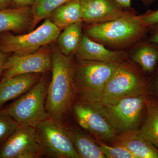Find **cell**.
<instances>
[{"label":"cell","instance_id":"obj_1","mask_svg":"<svg viewBox=\"0 0 158 158\" xmlns=\"http://www.w3.org/2000/svg\"><path fill=\"white\" fill-rule=\"evenodd\" d=\"M52 56V78L48 88L45 107L49 116L62 120L78 93L70 56L54 49Z\"/></svg>","mask_w":158,"mask_h":158},{"label":"cell","instance_id":"obj_2","mask_svg":"<svg viewBox=\"0 0 158 158\" xmlns=\"http://www.w3.org/2000/svg\"><path fill=\"white\" fill-rule=\"evenodd\" d=\"M144 89L141 77L131 69L120 63L101 92H79V99L90 106L108 104L128 97L143 94Z\"/></svg>","mask_w":158,"mask_h":158},{"label":"cell","instance_id":"obj_3","mask_svg":"<svg viewBox=\"0 0 158 158\" xmlns=\"http://www.w3.org/2000/svg\"><path fill=\"white\" fill-rule=\"evenodd\" d=\"M148 29V27L132 11L113 20L90 24L86 35L99 43L121 46L140 39Z\"/></svg>","mask_w":158,"mask_h":158},{"label":"cell","instance_id":"obj_4","mask_svg":"<svg viewBox=\"0 0 158 158\" xmlns=\"http://www.w3.org/2000/svg\"><path fill=\"white\" fill-rule=\"evenodd\" d=\"M48 85L45 79L39 81L24 94L0 113L11 117L20 125L36 128L49 117L45 107Z\"/></svg>","mask_w":158,"mask_h":158},{"label":"cell","instance_id":"obj_5","mask_svg":"<svg viewBox=\"0 0 158 158\" xmlns=\"http://www.w3.org/2000/svg\"><path fill=\"white\" fill-rule=\"evenodd\" d=\"M145 102V98L141 94L125 98L114 103L91 106L101 113L116 134L120 135L137 130Z\"/></svg>","mask_w":158,"mask_h":158},{"label":"cell","instance_id":"obj_6","mask_svg":"<svg viewBox=\"0 0 158 158\" xmlns=\"http://www.w3.org/2000/svg\"><path fill=\"white\" fill-rule=\"evenodd\" d=\"M44 155L55 158H80L62 120L50 116L36 128Z\"/></svg>","mask_w":158,"mask_h":158},{"label":"cell","instance_id":"obj_7","mask_svg":"<svg viewBox=\"0 0 158 158\" xmlns=\"http://www.w3.org/2000/svg\"><path fill=\"white\" fill-rule=\"evenodd\" d=\"M60 31L61 30L48 19L28 34L20 35L5 34L0 40V50L5 53H32L55 41Z\"/></svg>","mask_w":158,"mask_h":158},{"label":"cell","instance_id":"obj_8","mask_svg":"<svg viewBox=\"0 0 158 158\" xmlns=\"http://www.w3.org/2000/svg\"><path fill=\"white\" fill-rule=\"evenodd\" d=\"M81 61L74 74V81L78 93L101 92L119 64Z\"/></svg>","mask_w":158,"mask_h":158},{"label":"cell","instance_id":"obj_9","mask_svg":"<svg viewBox=\"0 0 158 158\" xmlns=\"http://www.w3.org/2000/svg\"><path fill=\"white\" fill-rule=\"evenodd\" d=\"M43 155L36 128L19 126L0 148V158H38Z\"/></svg>","mask_w":158,"mask_h":158},{"label":"cell","instance_id":"obj_10","mask_svg":"<svg viewBox=\"0 0 158 158\" xmlns=\"http://www.w3.org/2000/svg\"><path fill=\"white\" fill-rule=\"evenodd\" d=\"M52 68V56L48 49L41 48L32 53L14 54L7 58L1 81L19 75L44 73Z\"/></svg>","mask_w":158,"mask_h":158},{"label":"cell","instance_id":"obj_11","mask_svg":"<svg viewBox=\"0 0 158 158\" xmlns=\"http://www.w3.org/2000/svg\"><path fill=\"white\" fill-rule=\"evenodd\" d=\"M73 110L80 125L97 139L102 141H113L115 139L116 133L95 108L80 101L74 105Z\"/></svg>","mask_w":158,"mask_h":158},{"label":"cell","instance_id":"obj_12","mask_svg":"<svg viewBox=\"0 0 158 158\" xmlns=\"http://www.w3.org/2000/svg\"><path fill=\"white\" fill-rule=\"evenodd\" d=\"M83 22L90 24L116 19L132 11L125 9L114 0H80Z\"/></svg>","mask_w":158,"mask_h":158},{"label":"cell","instance_id":"obj_13","mask_svg":"<svg viewBox=\"0 0 158 158\" xmlns=\"http://www.w3.org/2000/svg\"><path fill=\"white\" fill-rule=\"evenodd\" d=\"M75 53L81 60L116 64L121 63L124 56L123 52L108 49L102 44L90 39L86 34L82 35L81 43Z\"/></svg>","mask_w":158,"mask_h":158},{"label":"cell","instance_id":"obj_14","mask_svg":"<svg viewBox=\"0 0 158 158\" xmlns=\"http://www.w3.org/2000/svg\"><path fill=\"white\" fill-rule=\"evenodd\" d=\"M114 144L124 147L136 158H158V149L141 135L139 130L116 135Z\"/></svg>","mask_w":158,"mask_h":158},{"label":"cell","instance_id":"obj_15","mask_svg":"<svg viewBox=\"0 0 158 158\" xmlns=\"http://www.w3.org/2000/svg\"><path fill=\"white\" fill-rule=\"evenodd\" d=\"M39 73L19 75L0 81V109L7 102L27 92L40 79Z\"/></svg>","mask_w":158,"mask_h":158},{"label":"cell","instance_id":"obj_16","mask_svg":"<svg viewBox=\"0 0 158 158\" xmlns=\"http://www.w3.org/2000/svg\"><path fill=\"white\" fill-rule=\"evenodd\" d=\"M33 16L29 6L0 9V33L21 31L32 22Z\"/></svg>","mask_w":158,"mask_h":158},{"label":"cell","instance_id":"obj_17","mask_svg":"<svg viewBox=\"0 0 158 158\" xmlns=\"http://www.w3.org/2000/svg\"><path fill=\"white\" fill-rule=\"evenodd\" d=\"M51 20L60 30L75 23L83 22V11L80 0H71L55 10Z\"/></svg>","mask_w":158,"mask_h":158},{"label":"cell","instance_id":"obj_18","mask_svg":"<svg viewBox=\"0 0 158 158\" xmlns=\"http://www.w3.org/2000/svg\"><path fill=\"white\" fill-rule=\"evenodd\" d=\"M67 129L80 158H106L99 145L88 136L76 129Z\"/></svg>","mask_w":158,"mask_h":158},{"label":"cell","instance_id":"obj_19","mask_svg":"<svg viewBox=\"0 0 158 158\" xmlns=\"http://www.w3.org/2000/svg\"><path fill=\"white\" fill-rule=\"evenodd\" d=\"M82 23L79 22L69 26L60 33L57 38L59 50L66 56L75 53L81 40Z\"/></svg>","mask_w":158,"mask_h":158},{"label":"cell","instance_id":"obj_20","mask_svg":"<svg viewBox=\"0 0 158 158\" xmlns=\"http://www.w3.org/2000/svg\"><path fill=\"white\" fill-rule=\"evenodd\" d=\"M147 105V118L140 133L158 149V103L145 99Z\"/></svg>","mask_w":158,"mask_h":158},{"label":"cell","instance_id":"obj_21","mask_svg":"<svg viewBox=\"0 0 158 158\" xmlns=\"http://www.w3.org/2000/svg\"><path fill=\"white\" fill-rule=\"evenodd\" d=\"M71 0H35L31 8L33 20L31 26L44 19L50 17L52 12L60 6Z\"/></svg>","mask_w":158,"mask_h":158},{"label":"cell","instance_id":"obj_22","mask_svg":"<svg viewBox=\"0 0 158 158\" xmlns=\"http://www.w3.org/2000/svg\"><path fill=\"white\" fill-rule=\"evenodd\" d=\"M132 59L141 65L143 70L151 72L155 69L158 62V49L151 44H144L135 52Z\"/></svg>","mask_w":158,"mask_h":158},{"label":"cell","instance_id":"obj_23","mask_svg":"<svg viewBox=\"0 0 158 158\" xmlns=\"http://www.w3.org/2000/svg\"><path fill=\"white\" fill-rule=\"evenodd\" d=\"M98 140L106 158H136L135 156L124 147L116 144H114L113 146H109L104 143L102 140Z\"/></svg>","mask_w":158,"mask_h":158},{"label":"cell","instance_id":"obj_24","mask_svg":"<svg viewBox=\"0 0 158 158\" xmlns=\"http://www.w3.org/2000/svg\"><path fill=\"white\" fill-rule=\"evenodd\" d=\"M19 124L11 117L0 113V144H3Z\"/></svg>","mask_w":158,"mask_h":158},{"label":"cell","instance_id":"obj_25","mask_svg":"<svg viewBox=\"0 0 158 158\" xmlns=\"http://www.w3.org/2000/svg\"><path fill=\"white\" fill-rule=\"evenodd\" d=\"M139 16L142 22L148 27L158 25V9L155 11H148Z\"/></svg>","mask_w":158,"mask_h":158},{"label":"cell","instance_id":"obj_26","mask_svg":"<svg viewBox=\"0 0 158 158\" xmlns=\"http://www.w3.org/2000/svg\"><path fill=\"white\" fill-rule=\"evenodd\" d=\"M117 4L125 9H131V4L132 0H114ZM145 6H149L158 0H141Z\"/></svg>","mask_w":158,"mask_h":158},{"label":"cell","instance_id":"obj_27","mask_svg":"<svg viewBox=\"0 0 158 158\" xmlns=\"http://www.w3.org/2000/svg\"><path fill=\"white\" fill-rule=\"evenodd\" d=\"M35 0H11L15 6L19 7H25L32 5Z\"/></svg>","mask_w":158,"mask_h":158},{"label":"cell","instance_id":"obj_28","mask_svg":"<svg viewBox=\"0 0 158 158\" xmlns=\"http://www.w3.org/2000/svg\"><path fill=\"white\" fill-rule=\"evenodd\" d=\"M7 59L6 54L0 50V77L4 72V65Z\"/></svg>","mask_w":158,"mask_h":158},{"label":"cell","instance_id":"obj_29","mask_svg":"<svg viewBox=\"0 0 158 158\" xmlns=\"http://www.w3.org/2000/svg\"><path fill=\"white\" fill-rule=\"evenodd\" d=\"M149 41L152 43L158 45V28L151 36Z\"/></svg>","mask_w":158,"mask_h":158},{"label":"cell","instance_id":"obj_30","mask_svg":"<svg viewBox=\"0 0 158 158\" xmlns=\"http://www.w3.org/2000/svg\"><path fill=\"white\" fill-rule=\"evenodd\" d=\"M11 0H0V9H4Z\"/></svg>","mask_w":158,"mask_h":158},{"label":"cell","instance_id":"obj_31","mask_svg":"<svg viewBox=\"0 0 158 158\" xmlns=\"http://www.w3.org/2000/svg\"><path fill=\"white\" fill-rule=\"evenodd\" d=\"M157 86H158V83H157Z\"/></svg>","mask_w":158,"mask_h":158}]
</instances>
